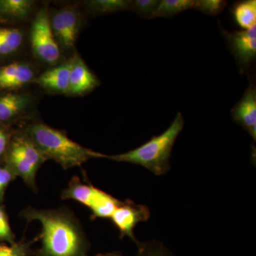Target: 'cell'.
I'll return each mask as SVG.
<instances>
[{
    "label": "cell",
    "instance_id": "3",
    "mask_svg": "<svg viewBox=\"0 0 256 256\" xmlns=\"http://www.w3.org/2000/svg\"><path fill=\"white\" fill-rule=\"evenodd\" d=\"M184 126L182 114L178 112L169 128L160 136L132 150L104 158L130 164L140 165L153 174L163 175L170 170V159L175 141Z\"/></svg>",
    "mask_w": 256,
    "mask_h": 256
},
{
    "label": "cell",
    "instance_id": "17",
    "mask_svg": "<svg viewBox=\"0 0 256 256\" xmlns=\"http://www.w3.org/2000/svg\"><path fill=\"white\" fill-rule=\"evenodd\" d=\"M234 20L244 30L256 24V1L246 0L236 3L232 8Z\"/></svg>",
    "mask_w": 256,
    "mask_h": 256
},
{
    "label": "cell",
    "instance_id": "13",
    "mask_svg": "<svg viewBox=\"0 0 256 256\" xmlns=\"http://www.w3.org/2000/svg\"><path fill=\"white\" fill-rule=\"evenodd\" d=\"M232 117L237 124L256 140V89L252 85L248 88L240 101L232 110Z\"/></svg>",
    "mask_w": 256,
    "mask_h": 256
},
{
    "label": "cell",
    "instance_id": "16",
    "mask_svg": "<svg viewBox=\"0 0 256 256\" xmlns=\"http://www.w3.org/2000/svg\"><path fill=\"white\" fill-rule=\"evenodd\" d=\"M25 43V34L21 28H0V57L16 54Z\"/></svg>",
    "mask_w": 256,
    "mask_h": 256
},
{
    "label": "cell",
    "instance_id": "1",
    "mask_svg": "<svg viewBox=\"0 0 256 256\" xmlns=\"http://www.w3.org/2000/svg\"><path fill=\"white\" fill-rule=\"evenodd\" d=\"M21 216L28 223L40 222L42 246L38 256H88L89 242L80 222L66 207L37 208L28 206Z\"/></svg>",
    "mask_w": 256,
    "mask_h": 256
},
{
    "label": "cell",
    "instance_id": "9",
    "mask_svg": "<svg viewBox=\"0 0 256 256\" xmlns=\"http://www.w3.org/2000/svg\"><path fill=\"white\" fill-rule=\"evenodd\" d=\"M224 33L240 70L247 72L256 56V24L248 30Z\"/></svg>",
    "mask_w": 256,
    "mask_h": 256
},
{
    "label": "cell",
    "instance_id": "4",
    "mask_svg": "<svg viewBox=\"0 0 256 256\" xmlns=\"http://www.w3.org/2000/svg\"><path fill=\"white\" fill-rule=\"evenodd\" d=\"M46 161L24 130L13 134L4 162L32 191L37 192V172Z\"/></svg>",
    "mask_w": 256,
    "mask_h": 256
},
{
    "label": "cell",
    "instance_id": "21",
    "mask_svg": "<svg viewBox=\"0 0 256 256\" xmlns=\"http://www.w3.org/2000/svg\"><path fill=\"white\" fill-rule=\"evenodd\" d=\"M159 3L158 0H134L131 1L130 10L141 18L152 20Z\"/></svg>",
    "mask_w": 256,
    "mask_h": 256
},
{
    "label": "cell",
    "instance_id": "27",
    "mask_svg": "<svg viewBox=\"0 0 256 256\" xmlns=\"http://www.w3.org/2000/svg\"><path fill=\"white\" fill-rule=\"evenodd\" d=\"M95 256H122L119 252H106V254H99Z\"/></svg>",
    "mask_w": 256,
    "mask_h": 256
},
{
    "label": "cell",
    "instance_id": "20",
    "mask_svg": "<svg viewBox=\"0 0 256 256\" xmlns=\"http://www.w3.org/2000/svg\"><path fill=\"white\" fill-rule=\"evenodd\" d=\"M226 5L227 2L223 0H195L193 9L214 16L222 12Z\"/></svg>",
    "mask_w": 256,
    "mask_h": 256
},
{
    "label": "cell",
    "instance_id": "26",
    "mask_svg": "<svg viewBox=\"0 0 256 256\" xmlns=\"http://www.w3.org/2000/svg\"><path fill=\"white\" fill-rule=\"evenodd\" d=\"M12 136L13 133L10 132L6 126L0 124V160H3V162Z\"/></svg>",
    "mask_w": 256,
    "mask_h": 256
},
{
    "label": "cell",
    "instance_id": "22",
    "mask_svg": "<svg viewBox=\"0 0 256 256\" xmlns=\"http://www.w3.org/2000/svg\"><path fill=\"white\" fill-rule=\"evenodd\" d=\"M32 254L31 242H14V244H0V256H30Z\"/></svg>",
    "mask_w": 256,
    "mask_h": 256
},
{
    "label": "cell",
    "instance_id": "10",
    "mask_svg": "<svg viewBox=\"0 0 256 256\" xmlns=\"http://www.w3.org/2000/svg\"><path fill=\"white\" fill-rule=\"evenodd\" d=\"M28 92L12 90L0 94V124L6 126L26 117L34 104Z\"/></svg>",
    "mask_w": 256,
    "mask_h": 256
},
{
    "label": "cell",
    "instance_id": "18",
    "mask_svg": "<svg viewBox=\"0 0 256 256\" xmlns=\"http://www.w3.org/2000/svg\"><path fill=\"white\" fill-rule=\"evenodd\" d=\"M86 9L90 14L100 16L130 10L131 1L128 0H92L88 1Z\"/></svg>",
    "mask_w": 256,
    "mask_h": 256
},
{
    "label": "cell",
    "instance_id": "12",
    "mask_svg": "<svg viewBox=\"0 0 256 256\" xmlns=\"http://www.w3.org/2000/svg\"><path fill=\"white\" fill-rule=\"evenodd\" d=\"M36 69L26 62H13L0 67V90H16L34 82Z\"/></svg>",
    "mask_w": 256,
    "mask_h": 256
},
{
    "label": "cell",
    "instance_id": "15",
    "mask_svg": "<svg viewBox=\"0 0 256 256\" xmlns=\"http://www.w3.org/2000/svg\"><path fill=\"white\" fill-rule=\"evenodd\" d=\"M34 6L32 0H0V16L10 21H25L33 14Z\"/></svg>",
    "mask_w": 256,
    "mask_h": 256
},
{
    "label": "cell",
    "instance_id": "23",
    "mask_svg": "<svg viewBox=\"0 0 256 256\" xmlns=\"http://www.w3.org/2000/svg\"><path fill=\"white\" fill-rule=\"evenodd\" d=\"M136 256H174L162 242H151L138 246Z\"/></svg>",
    "mask_w": 256,
    "mask_h": 256
},
{
    "label": "cell",
    "instance_id": "25",
    "mask_svg": "<svg viewBox=\"0 0 256 256\" xmlns=\"http://www.w3.org/2000/svg\"><path fill=\"white\" fill-rule=\"evenodd\" d=\"M16 178V175L8 165L4 162L0 164V203L4 200L6 188Z\"/></svg>",
    "mask_w": 256,
    "mask_h": 256
},
{
    "label": "cell",
    "instance_id": "19",
    "mask_svg": "<svg viewBox=\"0 0 256 256\" xmlns=\"http://www.w3.org/2000/svg\"><path fill=\"white\" fill-rule=\"evenodd\" d=\"M195 0H162L153 14L152 18H172L186 10L193 9Z\"/></svg>",
    "mask_w": 256,
    "mask_h": 256
},
{
    "label": "cell",
    "instance_id": "8",
    "mask_svg": "<svg viewBox=\"0 0 256 256\" xmlns=\"http://www.w3.org/2000/svg\"><path fill=\"white\" fill-rule=\"evenodd\" d=\"M150 216V212L148 207L128 200L121 202L111 216L110 220L119 230L120 238L128 237L138 246L140 242L136 238L134 229L138 224L149 220Z\"/></svg>",
    "mask_w": 256,
    "mask_h": 256
},
{
    "label": "cell",
    "instance_id": "11",
    "mask_svg": "<svg viewBox=\"0 0 256 256\" xmlns=\"http://www.w3.org/2000/svg\"><path fill=\"white\" fill-rule=\"evenodd\" d=\"M70 78L67 95L80 96L92 92L100 85V80L92 73L82 57L75 54L70 58Z\"/></svg>",
    "mask_w": 256,
    "mask_h": 256
},
{
    "label": "cell",
    "instance_id": "5",
    "mask_svg": "<svg viewBox=\"0 0 256 256\" xmlns=\"http://www.w3.org/2000/svg\"><path fill=\"white\" fill-rule=\"evenodd\" d=\"M30 40L32 53L37 60L52 66L60 63L62 50L50 28L46 6L38 10L34 18L30 28Z\"/></svg>",
    "mask_w": 256,
    "mask_h": 256
},
{
    "label": "cell",
    "instance_id": "6",
    "mask_svg": "<svg viewBox=\"0 0 256 256\" xmlns=\"http://www.w3.org/2000/svg\"><path fill=\"white\" fill-rule=\"evenodd\" d=\"M62 200L78 202L90 208L94 218H108L114 212L116 198L92 185L82 183L74 176L62 194Z\"/></svg>",
    "mask_w": 256,
    "mask_h": 256
},
{
    "label": "cell",
    "instance_id": "14",
    "mask_svg": "<svg viewBox=\"0 0 256 256\" xmlns=\"http://www.w3.org/2000/svg\"><path fill=\"white\" fill-rule=\"evenodd\" d=\"M72 62L70 58L62 62L38 76L35 79V84L46 92L53 94H68L69 78H70Z\"/></svg>",
    "mask_w": 256,
    "mask_h": 256
},
{
    "label": "cell",
    "instance_id": "24",
    "mask_svg": "<svg viewBox=\"0 0 256 256\" xmlns=\"http://www.w3.org/2000/svg\"><path fill=\"white\" fill-rule=\"evenodd\" d=\"M0 242H6L9 244L15 242L14 234L10 227L8 215L4 207L0 205Z\"/></svg>",
    "mask_w": 256,
    "mask_h": 256
},
{
    "label": "cell",
    "instance_id": "2",
    "mask_svg": "<svg viewBox=\"0 0 256 256\" xmlns=\"http://www.w3.org/2000/svg\"><path fill=\"white\" fill-rule=\"evenodd\" d=\"M23 130L46 160H54L64 170L82 166L88 160L105 156L84 148L65 133L42 122L28 124Z\"/></svg>",
    "mask_w": 256,
    "mask_h": 256
},
{
    "label": "cell",
    "instance_id": "7",
    "mask_svg": "<svg viewBox=\"0 0 256 256\" xmlns=\"http://www.w3.org/2000/svg\"><path fill=\"white\" fill-rule=\"evenodd\" d=\"M50 28L60 50H73L80 32V18L78 10L66 6L48 10Z\"/></svg>",
    "mask_w": 256,
    "mask_h": 256
}]
</instances>
